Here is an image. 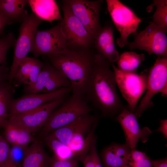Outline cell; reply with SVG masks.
<instances>
[{
  "label": "cell",
  "instance_id": "obj_4",
  "mask_svg": "<svg viewBox=\"0 0 167 167\" xmlns=\"http://www.w3.org/2000/svg\"><path fill=\"white\" fill-rule=\"evenodd\" d=\"M114 71L116 85L127 101L126 108L134 113L138 102L146 91L148 76V69H144L139 74L125 71L111 63Z\"/></svg>",
  "mask_w": 167,
  "mask_h": 167
},
{
  "label": "cell",
  "instance_id": "obj_12",
  "mask_svg": "<svg viewBox=\"0 0 167 167\" xmlns=\"http://www.w3.org/2000/svg\"><path fill=\"white\" fill-rule=\"evenodd\" d=\"M66 48L67 44L60 21L50 29L37 30L30 52L37 58L41 55H51Z\"/></svg>",
  "mask_w": 167,
  "mask_h": 167
},
{
  "label": "cell",
  "instance_id": "obj_21",
  "mask_svg": "<svg viewBox=\"0 0 167 167\" xmlns=\"http://www.w3.org/2000/svg\"><path fill=\"white\" fill-rule=\"evenodd\" d=\"M28 3L32 13L43 21L52 23L55 20L62 21L63 20L55 0H29Z\"/></svg>",
  "mask_w": 167,
  "mask_h": 167
},
{
  "label": "cell",
  "instance_id": "obj_16",
  "mask_svg": "<svg viewBox=\"0 0 167 167\" xmlns=\"http://www.w3.org/2000/svg\"><path fill=\"white\" fill-rule=\"evenodd\" d=\"M114 31L113 23L110 21L107 22L93 40V48L96 53L113 63L117 62L119 57L115 46Z\"/></svg>",
  "mask_w": 167,
  "mask_h": 167
},
{
  "label": "cell",
  "instance_id": "obj_33",
  "mask_svg": "<svg viewBox=\"0 0 167 167\" xmlns=\"http://www.w3.org/2000/svg\"><path fill=\"white\" fill-rule=\"evenodd\" d=\"M151 160L149 158L143 161H134L129 158L123 167H152Z\"/></svg>",
  "mask_w": 167,
  "mask_h": 167
},
{
  "label": "cell",
  "instance_id": "obj_34",
  "mask_svg": "<svg viewBox=\"0 0 167 167\" xmlns=\"http://www.w3.org/2000/svg\"><path fill=\"white\" fill-rule=\"evenodd\" d=\"M10 71L6 64L0 65V84L7 80V76Z\"/></svg>",
  "mask_w": 167,
  "mask_h": 167
},
{
  "label": "cell",
  "instance_id": "obj_2",
  "mask_svg": "<svg viewBox=\"0 0 167 167\" xmlns=\"http://www.w3.org/2000/svg\"><path fill=\"white\" fill-rule=\"evenodd\" d=\"M94 48L74 50L66 48L47 56L49 62L70 82L72 93L84 96Z\"/></svg>",
  "mask_w": 167,
  "mask_h": 167
},
{
  "label": "cell",
  "instance_id": "obj_3",
  "mask_svg": "<svg viewBox=\"0 0 167 167\" xmlns=\"http://www.w3.org/2000/svg\"><path fill=\"white\" fill-rule=\"evenodd\" d=\"M93 110L84 96L72 93L51 113L39 131V137L43 139L54 131L72 122L80 116Z\"/></svg>",
  "mask_w": 167,
  "mask_h": 167
},
{
  "label": "cell",
  "instance_id": "obj_11",
  "mask_svg": "<svg viewBox=\"0 0 167 167\" xmlns=\"http://www.w3.org/2000/svg\"><path fill=\"white\" fill-rule=\"evenodd\" d=\"M64 1L93 40L102 28L99 15L101 6L104 1L65 0Z\"/></svg>",
  "mask_w": 167,
  "mask_h": 167
},
{
  "label": "cell",
  "instance_id": "obj_35",
  "mask_svg": "<svg viewBox=\"0 0 167 167\" xmlns=\"http://www.w3.org/2000/svg\"><path fill=\"white\" fill-rule=\"evenodd\" d=\"M160 124V126L157 131L161 133L164 135V138L166 139L167 137V119L161 120Z\"/></svg>",
  "mask_w": 167,
  "mask_h": 167
},
{
  "label": "cell",
  "instance_id": "obj_13",
  "mask_svg": "<svg viewBox=\"0 0 167 167\" xmlns=\"http://www.w3.org/2000/svg\"><path fill=\"white\" fill-rule=\"evenodd\" d=\"M71 92V87L63 88L48 92L25 94L18 99H13L9 106V117L33 110Z\"/></svg>",
  "mask_w": 167,
  "mask_h": 167
},
{
  "label": "cell",
  "instance_id": "obj_28",
  "mask_svg": "<svg viewBox=\"0 0 167 167\" xmlns=\"http://www.w3.org/2000/svg\"><path fill=\"white\" fill-rule=\"evenodd\" d=\"M16 39L11 32L0 38V65L6 63V54L9 49L14 46Z\"/></svg>",
  "mask_w": 167,
  "mask_h": 167
},
{
  "label": "cell",
  "instance_id": "obj_30",
  "mask_svg": "<svg viewBox=\"0 0 167 167\" xmlns=\"http://www.w3.org/2000/svg\"><path fill=\"white\" fill-rule=\"evenodd\" d=\"M79 161L75 159H59L53 155L49 167H79Z\"/></svg>",
  "mask_w": 167,
  "mask_h": 167
},
{
  "label": "cell",
  "instance_id": "obj_18",
  "mask_svg": "<svg viewBox=\"0 0 167 167\" xmlns=\"http://www.w3.org/2000/svg\"><path fill=\"white\" fill-rule=\"evenodd\" d=\"M98 121L95 115L89 113L82 115L71 123L50 133L63 143L68 145L74 136L81 130L92 127Z\"/></svg>",
  "mask_w": 167,
  "mask_h": 167
},
{
  "label": "cell",
  "instance_id": "obj_26",
  "mask_svg": "<svg viewBox=\"0 0 167 167\" xmlns=\"http://www.w3.org/2000/svg\"><path fill=\"white\" fill-rule=\"evenodd\" d=\"M145 59V56L143 54L126 52L119 56L117 61V67L123 71L137 72L138 67Z\"/></svg>",
  "mask_w": 167,
  "mask_h": 167
},
{
  "label": "cell",
  "instance_id": "obj_22",
  "mask_svg": "<svg viewBox=\"0 0 167 167\" xmlns=\"http://www.w3.org/2000/svg\"><path fill=\"white\" fill-rule=\"evenodd\" d=\"M4 138L9 144L27 148L36 139L31 133L8 122L3 128Z\"/></svg>",
  "mask_w": 167,
  "mask_h": 167
},
{
  "label": "cell",
  "instance_id": "obj_1",
  "mask_svg": "<svg viewBox=\"0 0 167 167\" xmlns=\"http://www.w3.org/2000/svg\"><path fill=\"white\" fill-rule=\"evenodd\" d=\"M111 62L95 52L93 56L84 97L88 103L105 118L115 119L125 107L116 90Z\"/></svg>",
  "mask_w": 167,
  "mask_h": 167
},
{
  "label": "cell",
  "instance_id": "obj_15",
  "mask_svg": "<svg viewBox=\"0 0 167 167\" xmlns=\"http://www.w3.org/2000/svg\"><path fill=\"white\" fill-rule=\"evenodd\" d=\"M137 118L134 113L125 107L115 119L122 127L125 135L126 144L131 150L135 149L139 139L143 143H145L152 132L147 127L141 129Z\"/></svg>",
  "mask_w": 167,
  "mask_h": 167
},
{
  "label": "cell",
  "instance_id": "obj_14",
  "mask_svg": "<svg viewBox=\"0 0 167 167\" xmlns=\"http://www.w3.org/2000/svg\"><path fill=\"white\" fill-rule=\"evenodd\" d=\"M71 88L69 80L49 62L44 63L36 82L24 86L25 94L46 93L63 88Z\"/></svg>",
  "mask_w": 167,
  "mask_h": 167
},
{
  "label": "cell",
  "instance_id": "obj_37",
  "mask_svg": "<svg viewBox=\"0 0 167 167\" xmlns=\"http://www.w3.org/2000/svg\"><path fill=\"white\" fill-rule=\"evenodd\" d=\"M10 24H11L8 19L0 13V35L3 33L5 26Z\"/></svg>",
  "mask_w": 167,
  "mask_h": 167
},
{
  "label": "cell",
  "instance_id": "obj_10",
  "mask_svg": "<svg viewBox=\"0 0 167 167\" xmlns=\"http://www.w3.org/2000/svg\"><path fill=\"white\" fill-rule=\"evenodd\" d=\"M67 98V95L30 111L9 116L8 122L31 134L39 131L53 112Z\"/></svg>",
  "mask_w": 167,
  "mask_h": 167
},
{
  "label": "cell",
  "instance_id": "obj_6",
  "mask_svg": "<svg viewBox=\"0 0 167 167\" xmlns=\"http://www.w3.org/2000/svg\"><path fill=\"white\" fill-rule=\"evenodd\" d=\"M62 2L63 17L60 25L67 48L74 50L93 48V40L90 34L64 0Z\"/></svg>",
  "mask_w": 167,
  "mask_h": 167
},
{
  "label": "cell",
  "instance_id": "obj_9",
  "mask_svg": "<svg viewBox=\"0 0 167 167\" xmlns=\"http://www.w3.org/2000/svg\"><path fill=\"white\" fill-rule=\"evenodd\" d=\"M143 30L133 34V41L127 46L131 50L136 49L147 52L157 57H167V31L152 21Z\"/></svg>",
  "mask_w": 167,
  "mask_h": 167
},
{
  "label": "cell",
  "instance_id": "obj_23",
  "mask_svg": "<svg viewBox=\"0 0 167 167\" xmlns=\"http://www.w3.org/2000/svg\"><path fill=\"white\" fill-rule=\"evenodd\" d=\"M28 3L27 0H0V13L6 17L11 24L22 22Z\"/></svg>",
  "mask_w": 167,
  "mask_h": 167
},
{
  "label": "cell",
  "instance_id": "obj_32",
  "mask_svg": "<svg viewBox=\"0 0 167 167\" xmlns=\"http://www.w3.org/2000/svg\"><path fill=\"white\" fill-rule=\"evenodd\" d=\"M84 167H95L92 146L90 143L88 151L81 161Z\"/></svg>",
  "mask_w": 167,
  "mask_h": 167
},
{
  "label": "cell",
  "instance_id": "obj_5",
  "mask_svg": "<svg viewBox=\"0 0 167 167\" xmlns=\"http://www.w3.org/2000/svg\"><path fill=\"white\" fill-rule=\"evenodd\" d=\"M43 21L32 13L29 14L26 10L19 28V36L14 45L13 62L7 78L9 84H12L20 62L30 52L37 28Z\"/></svg>",
  "mask_w": 167,
  "mask_h": 167
},
{
  "label": "cell",
  "instance_id": "obj_27",
  "mask_svg": "<svg viewBox=\"0 0 167 167\" xmlns=\"http://www.w3.org/2000/svg\"><path fill=\"white\" fill-rule=\"evenodd\" d=\"M152 6H156V9L152 21L167 31V0H154Z\"/></svg>",
  "mask_w": 167,
  "mask_h": 167
},
{
  "label": "cell",
  "instance_id": "obj_36",
  "mask_svg": "<svg viewBox=\"0 0 167 167\" xmlns=\"http://www.w3.org/2000/svg\"><path fill=\"white\" fill-rule=\"evenodd\" d=\"M152 166L153 167H167V158L157 160H151Z\"/></svg>",
  "mask_w": 167,
  "mask_h": 167
},
{
  "label": "cell",
  "instance_id": "obj_38",
  "mask_svg": "<svg viewBox=\"0 0 167 167\" xmlns=\"http://www.w3.org/2000/svg\"><path fill=\"white\" fill-rule=\"evenodd\" d=\"M0 167H19L14 164L10 159L5 163L0 165Z\"/></svg>",
  "mask_w": 167,
  "mask_h": 167
},
{
  "label": "cell",
  "instance_id": "obj_29",
  "mask_svg": "<svg viewBox=\"0 0 167 167\" xmlns=\"http://www.w3.org/2000/svg\"><path fill=\"white\" fill-rule=\"evenodd\" d=\"M10 148L9 158L15 165L18 166L22 162L27 148L12 146ZM19 167V166H18Z\"/></svg>",
  "mask_w": 167,
  "mask_h": 167
},
{
  "label": "cell",
  "instance_id": "obj_17",
  "mask_svg": "<svg viewBox=\"0 0 167 167\" xmlns=\"http://www.w3.org/2000/svg\"><path fill=\"white\" fill-rule=\"evenodd\" d=\"M44 63L35 57H26L20 62L12 82L14 87L31 86L36 81Z\"/></svg>",
  "mask_w": 167,
  "mask_h": 167
},
{
  "label": "cell",
  "instance_id": "obj_20",
  "mask_svg": "<svg viewBox=\"0 0 167 167\" xmlns=\"http://www.w3.org/2000/svg\"><path fill=\"white\" fill-rule=\"evenodd\" d=\"M51 157L42 143L36 139L27 148L22 162V167H49Z\"/></svg>",
  "mask_w": 167,
  "mask_h": 167
},
{
  "label": "cell",
  "instance_id": "obj_19",
  "mask_svg": "<svg viewBox=\"0 0 167 167\" xmlns=\"http://www.w3.org/2000/svg\"><path fill=\"white\" fill-rule=\"evenodd\" d=\"M131 149L125 143H113L101 153L103 167H123L129 158Z\"/></svg>",
  "mask_w": 167,
  "mask_h": 167
},
{
  "label": "cell",
  "instance_id": "obj_7",
  "mask_svg": "<svg viewBox=\"0 0 167 167\" xmlns=\"http://www.w3.org/2000/svg\"><path fill=\"white\" fill-rule=\"evenodd\" d=\"M106 2L107 9L113 24L120 34L116 43L122 48L128 44V37L137 32L142 20L131 9L119 0H106Z\"/></svg>",
  "mask_w": 167,
  "mask_h": 167
},
{
  "label": "cell",
  "instance_id": "obj_8",
  "mask_svg": "<svg viewBox=\"0 0 167 167\" xmlns=\"http://www.w3.org/2000/svg\"><path fill=\"white\" fill-rule=\"evenodd\" d=\"M146 93L134 113L140 117L143 112L153 105L152 99L158 93L167 95V57H157L154 64L148 69Z\"/></svg>",
  "mask_w": 167,
  "mask_h": 167
},
{
  "label": "cell",
  "instance_id": "obj_24",
  "mask_svg": "<svg viewBox=\"0 0 167 167\" xmlns=\"http://www.w3.org/2000/svg\"><path fill=\"white\" fill-rule=\"evenodd\" d=\"M44 143L53 153L54 156L61 160L75 159L79 161L80 157L66 145L49 133L43 139Z\"/></svg>",
  "mask_w": 167,
  "mask_h": 167
},
{
  "label": "cell",
  "instance_id": "obj_25",
  "mask_svg": "<svg viewBox=\"0 0 167 167\" xmlns=\"http://www.w3.org/2000/svg\"><path fill=\"white\" fill-rule=\"evenodd\" d=\"M15 90L7 80L0 84V128H3L8 122V109Z\"/></svg>",
  "mask_w": 167,
  "mask_h": 167
},
{
  "label": "cell",
  "instance_id": "obj_31",
  "mask_svg": "<svg viewBox=\"0 0 167 167\" xmlns=\"http://www.w3.org/2000/svg\"><path fill=\"white\" fill-rule=\"evenodd\" d=\"M10 148L9 144L5 138L0 136V165L10 159Z\"/></svg>",
  "mask_w": 167,
  "mask_h": 167
}]
</instances>
